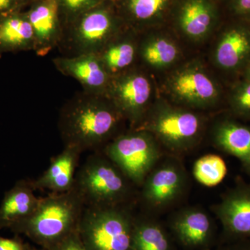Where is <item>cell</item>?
I'll use <instances>...</instances> for the list:
<instances>
[{
  "mask_svg": "<svg viewBox=\"0 0 250 250\" xmlns=\"http://www.w3.org/2000/svg\"><path fill=\"white\" fill-rule=\"evenodd\" d=\"M123 119L106 95L83 90L62 106L58 126L64 146L76 147L83 153L105 147L116 137Z\"/></svg>",
  "mask_w": 250,
  "mask_h": 250,
  "instance_id": "obj_1",
  "label": "cell"
},
{
  "mask_svg": "<svg viewBox=\"0 0 250 250\" xmlns=\"http://www.w3.org/2000/svg\"><path fill=\"white\" fill-rule=\"evenodd\" d=\"M85 205L75 188L62 193H49L39 198L36 209L9 228L27 237L36 246L49 250L78 229Z\"/></svg>",
  "mask_w": 250,
  "mask_h": 250,
  "instance_id": "obj_2",
  "label": "cell"
},
{
  "mask_svg": "<svg viewBox=\"0 0 250 250\" xmlns=\"http://www.w3.org/2000/svg\"><path fill=\"white\" fill-rule=\"evenodd\" d=\"M135 221L126 204L85 207L78 231L86 250H131Z\"/></svg>",
  "mask_w": 250,
  "mask_h": 250,
  "instance_id": "obj_3",
  "label": "cell"
},
{
  "mask_svg": "<svg viewBox=\"0 0 250 250\" xmlns=\"http://www.w3.org/2000/svg\"><path fill=\"white\" fill-rule=\"evenodd\" d=\"M129 179L103 153L95 152L77 171L74 188L85 207L126 205L131 193Z\"/></svg>",
  "mask_w": 250,
  "mask_h": 250,
  "instance_id": "obj_4",
  "label": "cell"
},
{
  "mask_svg": "<svg viewBox=\"0 0 250 250\" xmlns=\"http://www.w3.org/2000/svg\"><path fill=\"white\" fill-rule=\"evenodd\" d=\"M108 0L81 15L63 28L58 47L65 57L98 54L121 32V21Z\"/></svg>",
  "mask_w": 250,
  "mask_h": 250,
  "instance_id": "obj_5",
  "label": "cell"
},
{
  "mask_svg": "<svg viewBox=\"0 0 250 250\" xmlns=\"http://www.w3.org/2000/svg\"><path fill=\"white\" fill-rule=\"evenodd\" d=\"M104 154L131 184L141 187L160 156L155 137L145 130L134 129L118 135L106 145Z\"/></svg>",
  "mask_w": 250,
  "mask_h": 250,
  "instance_id": "obj_6",
  "label": "cell"
},
{
  "mask_svg": "<svg viewBox=\"0 0 250 250\" xmlns=\"http://www.w3.org/2000/svg\"><path fill=\"white\" fill-rule=\"evenodd\" d=\"M135 129L151 133L174 152H184L200 137L202 121L192 112L167 106L153 112Z\"/></svg>",
  "mask_w": 250,
  "mask_h": 250,
  "instance_id": "obj_7",
  "label": "cell"
},
{
  "mask_svg": "<svg viewBox=\"0 0 250 250\" xmlns=\"http://www.w3.org/2000/svg\"><path fill=\"white\" fill-rule=\"evenodd\" d=\"M151 92L147 77L137 70H129L111 77L105 95L124 119L139 126L146 116Z\"/></svg>",
  "mask_w": 250,
  "mask_h": 250,
  "instance_id": "obj_8",
  "label": "cell"
},
{
  "mask_svg": "<svg viewBox=\"0 0 250 250\" xmlns=\"http://www.w3.org/2000/svg\"><path fill=\"white\" fill-rule=\"evenodd\" d=\"M27 16L35 39L34 52L39 57H45L62 41L63 28L58 0H40L30 5Z\"/></svg>",
  "mask_w": 250,
  "mask_h": 250,
  "instance_id": "obj_9",
  "label": "cell"
},
{
  "mask_svg": "<svg viewBox=\"0 0 250 250\" xmlns=\"http://www.w3.org/2000/svg\"><path fill=\"white\" fill-rule=\"evenodd\" d=\"M54 66L65 76L75 79L83 91L104 95L111 77L96 54H85L72 57H56Z\"/></svg>",
  "mask_w": 250,
  "mask_h": 250,
  "instance_id": "obj_10",
  "label": "cell"
},
{
  "mask_svg": "<svg viewBox=\"0 0 250 250\" xmlns=\"http://www.w3.org/2000/svg\"><path fill=\"white\" fill-rule=\"evenodd\" d=\"M185 184L184 171L175 163L154 168L143 182L142 198L152 208H163L178 198Z\"/></svg>",
  "mask_w": 250,
  "mask_h": 250,
  "instance_id": "obj_11",
  "label": "cell"
},
{
  "mask_svg": "<svg viewBox=\"0 0 250 250\" xmlns=\"http://www.w3.org/2000/svg\"><path fill=\"white\" fill-rule=\"evenodd\" d=\"M169 86L176 98L188 104L206 106L218 100V85L200 67L182 69L171 77Z\"/></svg>",
  "mask_w": 250,
  "mask_h": 250,
  "instance_id": "obj_12",
  "label": "cell"
},
{
  "mask_svg": "<svg viewBox=\"0 0 250 250\" xmlns=\"http://www.w3.org/2000/svg\"><path fill=\"white\" fill-rule=\"evenodd\" d=\"M82 154L76 147L64 146L62 152L54 156L42 174L32 180L36 190L62 193L72 190Z\"/></svg>",
  "mask_w": 250,
  "mask_h": 250,
  "instance_id": "obj_13",
  "label": "cell"
},
{
  "mask_svg": "<svg viewBox=\"0 0 250 250\" xmlns=\"http://www.w3.org/2000/svg\"><path fill=\"white\" fill-rule=\"evenodd\" d=\"M215 213L229 232L250 236V184L230 190L215 207Z\"/></svg>",
  "mask_w": 250,
  "mask_h": 250,
  "instance_id": "obj_14",
  "label": "cell"
},
{
  "mask_svg": "<svg viewBox=\"0 0 250 250\" xmlns=\"http://www.w3.org/2000/svg\"><path fill=\"white\" fill-rule=\"evenodd\" d=\"M35 191L32 180L21 179L5 192L0 205V230L9 229L32 213L40 198Z\"/></svg>",
  "mask_w": 250,
  "mask_h": 250,
  "instance_id": "obj_15",
  "label": "cell"
},
{
  "mask_svg": "<svg viewBox=\"0 0 250 250\" xmlns=\"http://www.w3.org/2000/svg\"><path fill=\"white\" fill-rule=\"evenodd\" d=\"M34 30L26 12L16 11L0 16V55L34 51Z\"/></svg>",
  "mask_w": 250,
  "mask_h": 250,
  "instance_id": "obj_16",
  "label": "cell"
},
{
  "mask_svg": "<svg viewBox=\"0 0 250 250\" xmlns=\"http://www.w3.org/2000/svg\"><path fill=\"white\" fill-rule=\"evenodd\" d=\"M215 146L241 162L250 176V126L231 119L218 123L213 131Z\"/></svg>",
  "mask_w": 250,
  "mask_h": 250,
  "instance_id": "obj_17",
  "label": "cell"
},
{
  "mask_svg": "<svg viewBox=\"0 0 250 250\" xmlns=\"http://www.w3.org/2000/svg\"><path fill=\"white\" fill-rule=\"evenodd\" d=\"M250 57V29L243 26L224 33L215 52L217 64L225 70H236Z\"/></svg>",
  "mask_w": 250,
  "mask_h": 250,
  "instance_id": "obj_18",
  "label": "cell"
},
{
  "mask_svg": "<svg viewBox=\"0 0 250 250\" xmlns=\"http://www.w3.org/2000/svg\"><path fill=\"white\" fill-rule=\"evenodd\" d=\"M172 229L184 244L201 246L208 241L211 233V220L203 210L188 208L181 210L176 215Z\"/></svg>",
  "mask_w": 250,
  "mask_h": 250,
  "instance_id": "obj_19",
  "label": "cell"
},
{
  "mask_svg": "<svg viewBox=\"0 0 250 250\" xmlns=\"http://www.w3.org/2000/svg\"><path fill=\"white\" fill-rule=\"evenodd\" d=\"M215 19L214 7L209 0H186L179 13L181 29L192 39L207 35Z\"/></svg>",
  "mask_w": 250,
  "mask_h": 250,
  "instance_id": "obj_20",
  "label": "cell"
},
{
  "mask_svg": "<svg viewBox=\"0 0 250 250\" xmlns=\"http://www.w3.org/2000/svg\"><path fill=\"white\" fill-rule=\"evenodd\" d=\"M115 36L98 54L110 77H114L130 70L139 50L136 42L130 36Z\"/></svg>",
  "mask_w": 250,
  "mask_h": 250,
  "instance_id": "obj_21",
  "label": "cell"
},
{
  "mask_svg": "<svg viewBox=\"0 0 250 250\" xmlns=\"http://www.w3.org/2000/svg\"><path fill=\"white\" fill-rule=\"evenodd\" d=\"M131 250H169L168 240L159 225L136 219Z\"/></svg>",
  "mask_w": 250,
  "mask_h": 250,
  "instance_id": "obj_22",
  "label": "cell"
},
{
  "mask_svg": "<svg viewBox=\"0 0 250 250\" xmlns=\"http://www.w3.org/2000/svg\"><path fill=\"white\" fill-rule=\"evenodd\" d=\"M140 54L146 63L154 67H166L173 63L178 57L177 46L172 41L159 38L143 42Z\"/></svg>",
  "mask_w": 250,
  "mask_h": 250,
  "instance_id": "obj_23",
  "label": "cell"
},
{
  "mask_svg": "<svg viewBox=\"0 0 250 250\" xmlns=\"http://www.w3.org/2000/svg\"><path fill=\"white\" fill-rule=\"evenodd\" d=\"M227 172L225 161L215 154L202 156L194 164V177L199 183L206 187L218 185L225 178Z\"/></svg>",
  "mask_w": 250,
  "mask_h": 250,
  "instance_id": "obj_24",
  "label": "cell"
},
{
  "mask_svg": "<svg viewBox=\"0 0 250 250\" xmlns=\"http://www.w3.org/2000/svg\"><path fill=\"white\" fill-rule=\"evenodd\" d=\"M169 0H124L123 7L126 18L136 24L150 21L161 14Z\"/></svg>",
  "mask_w": 250,
  "mask_h": 250,
  "instance_id": "obj_25",
  "label": "cell"
},
{
  "mask_svg": "<svg viewBox=\"0 0 250 250\" xmlns=\"http://www.w3.org/2000/svg\"><path fill=\"white\" fill-rule=\"evenodd\" d=\"M105 0H58L62 28Z\"/></svg>",
  "mask_w": 250,
  "mask_h": 250,
  "instance_id": "obj_26",
  "label": "cell"
},
{
  "mask_svg": "<svg viewBox=\"0 0 250 250\" xmlns=\"http://www.w3.org/2000/svg\"><path fill=\"white\" fill-rule=\"evenodd\" d=\"M230 104L237 115L250 118V80H246L233 88Z\"/></svg>",
  "mask_w": 250,
  "mask_h": 250,
  "instance_id": "obj_27",
  "label": "cell"
},
{
  "mask_svg": "<svg viewBox=\"0 0 250 250\" xmlns=\"http://www.w3.org/2000/svg\"><path fill=\"white\" fill-rule=\"evenodd\" d=\"M49 250H86L81 240L78 229L65 237Z\"/></svg>",
  "mask_w": 250,
  "mask_h": 250,
  "instance_id": "obj_28",
  "label": "cell"
},
{
  "mask_svg": "<svg viewBox=\"0 0 250 250\" xmlns=\"http://www.w3.org/2000/svg\"><path fill=\"white\" fill-rule=\"evenodd\" d=\"M31 247L17 234L12 238L0 236V250H29Z\"/></svg>",
  "mask_w": 250,
  "mask_h": 250,
  "instance_id": "obj_29",
  "label": "cell"
},
{
  "mask_svg": "<svg viewBox=\"0 0 250 250\" xmlns=\"http://www.w3.org/2000/svg\"><path fill=\"white\" fill-rule=\"evenodd\" d=\"M20 0H0V16L20 11Z\"/></svg>",
  "mask_w": 250,
  "mask_h": 250,
  "instance_id": "obj_30",
  "label": "cell"
},
{
  "mask_svg": "<svg viewBox=\"0 0 250 250\" xmlns=\"http://www.w3.org/2000/svg\"><path fill=\"white\" fill-rule=\"evenodd\" d=\"M234 10L240 15H250V0H236Z\"/></svg>",
  "mask_w": 250,
  "mask_h": 250,
  "instance_id": "obj_31",
  "label": "cell"
},
{
  "mask_svg": "<svg viewBox=\"0 0 250 250\" xmlns=\"http://www.w3.org/2000/svg\"><path fill=\"white\" fill-rule=\"evenodd\" d=\"M39 1H40V0H20L19 10L22 11L24 6H29V5L30 6L31 4Z\"/></svg>",
  "mask_w": 250,
  "mask_h": 250,
  "instance_id": "obj_32",
  "label": "cell"
},
{
  "mask_svg": "<svg viewBox=\"0 0 250 250\" xmlns=\"http://www.w3.org/2000/svg\"><path fill=\"white\" fill-rule=\"evenodd\" d=\"M246 80H250V63L246 70Z\"/></svg>",
  "mask_w": 250,
  "mask_h": 250,
  "instance_id": "obj_33",
  "label": "cell"
},
{
  "mask_svg": "<svg viewBox=\"0 0 250 250\" xmlns=\"http://www.w3.org/2000/svg\"><path fill=\"white\" fill-rule=\"evenodd\" d=\"M29 250H44L41 249V248H39V247L31 246L30 249H29Z\"/></svg>",
  "mask_w": 250,
  "mask_h": 250,
  "instance_id": "obj_34",
  "label": "cell"
},
{
  "mask_svg": "<svg viewBox=\"0 0 250 250\" xmlns=\"http://www.w3.org/2000/svg\"><path fill=\"white\" fill-rule=\"evenodd\" d=\"M1 55H0V58H1Z\"/></svg>",
  "mask_w": 250,
  "mask_h": 250,
  "instance_id": "obj_35",
  "label": "cell"
}]
</instances>
